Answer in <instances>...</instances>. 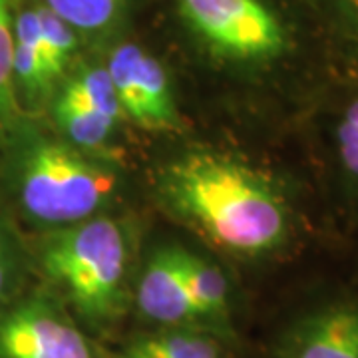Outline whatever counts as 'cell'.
I'll return each mask as SVG.
<instances>
[{"label": "cell", "instance_id": "52a82bcc", "mask_svg": "<svg viewBox=\"0 0 358 358\" xmlns=\"http://www.w3.org/2000/svg\"><path fill=\"white\" fill-rule=\"evenodd\" d=\"M277 358H358V301H331L281 334Z\"/></svg>", "mask_w": 358, "mask_h": 358}, {"label": "cell", "instance_id": "277c9868", "mask_svg": "<svg viewBox=\"0 0 358 358\" xmlns=\"http://www.w3.org/2000/svg\"><path fill=\"white\" fill-rule=\"evenodd\" d=\"M136 231L124 219L96 215L46 231L36 243V263L52 287L94 329L124 315Z\"/></svg>", "mask_w": 358, "mask_h": 358}, {"label": "cell", "instance_id": "ba28073f", "mask_svg": "<svg viewBox=\"0 0 358 358\" xmlns=\"http://www.w3.org/2000/svg\"><path fill=\"white\" fill-rule=\"evenodd\" d=\"M134 296L138 310L155 324L197 331L203 324L211 327L185 287L179 247H162L150 257L138 277Z\"/></svg>", "mask_w": 358, "mask_h": 358}, {"label": "cell", "instance_id": "5b68a950", "mask_svg": "<svg viewBox=\"0 0 358 358\" xmlns=\"http://www.w3.org/2000/svg\"><path fill=\"white\" fill-rule=\"evenodd\" d=\"M0 358H98V352L54 296L36 293L0 308Z\"/></svg>", "mask_w": 358, "mask_h": 358}, {"label": "cell", "instance_id": "7c38bea8", "mask_svg": "<svg viewBox=\"0 0 358 358\" xmlns=\"http://www.w3.org/2000/svg\"><path fill=\"white\" fill-rule=\"evenodd\" d=\"M124 350L145 358H225L215 338L197 329L162 327L131 338Z\"/></svg>", "mask_w": 358, "mask_h": 358}, {"label": "cell", "instance_id": "3957f363", "mask_svg": "<svg viewBox=\"0 0 358 358\" xmlns=\"http://www.w3.org/2000/svg\"><path fill=\"white\" fill-rule=\"evenodd\" d=\"M173 2L183 28L207 54L257 76L293 68L308 48L310 30L324 32L305 0Z\"/></svg>", "mask_w": 358, "mask_h": 358}, {"label": "cell", "instance_id": "9a60e30c", "mask_svg": "<svg viewBox=\"0 0 358 358\" xmlns=\"http://www.w3.org/2000/svg\"><path fill=\"white\" fill-rule=\"evenodd\" d=\"M14 2L0 0V148L24 122L14 88Z\"/></svg>", "mask_w": 358, "mask_h": 358}, {"label": "cell", "instance_id": "7a4b0ae2", "mask_svg": "<svg viewBox=\"0 0 358 358\" xmlns=\"http://www.w3.org/2000/svg\"><path fill=\"white\" fill-rule=\"evenodd\" d=\"M4 187L26 223L60 229L103 215L122 193L114 164L20 124L2 145Z\"/></svg>", "mask_w": 358, "mask_h": 358}, {"label": "cell", "instance_id": "d6986e66", "mask_svg": "<svg viewBox=\"0 0 358 358\" xmlns=\"http://www.w3.org/2000/svg\"><path fill=\"white\" fill-rule=\"evenodd\" d=\"M115 358H145V357H140V355H134V352H128V350H122L120 355Z\"/></svg>", "mask_w": 358, "mask_h": 358}, {"label": "cell", "instance_id": "6da1fadb", "mask_svg": "<svg viewBox=\"0 0 358 358\" xmlns=\"http://www.w3.org/2000/svg\"><path fill=\"white\" fill-rule=\"evenodd\" d=\"M159 203L209 243L241 259H273L299 239L301 215L281 179L235 155L193 150L155 176Z\"/></svg>", "mask_w": 358, "mask_h": 358}, {"label": "cell", "instance_id": "e0dca14e", "mask_svg": "<svg viewBox=\"0 0 358 358\" xmlns=\"http://www.w3.org/2000/svg\"><path fill=\"white\" fill-rule=\"evenodd\" d=\"M329 40L345 48L358 64V0H305Z\"/></svg>", "mask_w": 358, "mask_h": 358}, {"label": "cell", "instance_id": "2e32d148", "mask_svg": "<svg viewBox=\"0 0 358 358\" xmlns=\"http://www.w3.org/2000/svg\"><path fill=\"white\" fill-rule=\"evenodd\" d=\"M34 6H36V16H38L40 44L46 58L48 74L58 90L62 80L68 76V68L78 54L82 38L64 20H60L56 14L50 13L40 0L34 2Z\"/></svg>", "mask_w": 358, "mask_h": 358}, {"label": "cell", "instance_id": "9c48e42d", "mask_svg": "<svg viewBox=\"0 0 358 358\" xmlns=\"http://www.w3.org/2000/svg\"><path fill=\"white\" fill-rule=\"evenodd\" d=\"M13 72L20 108L36 110L48 102L56 92L40 44L38 16L34 4H28L20 10L14 6Z\"/></svg>", "mask_w": 358, "mask_h": 358}, {"label": "cell", "instance_id": "8fae6325", "mask_svg": "<svg viewBox=\"0 0 358 358\" xmlns=\"http://www.w3.org/2000/svg\"><path fill=\"white\" fill-rule=\"evenodd\" d=\"M331 148L343 195L358 207V80L333 115Z\"/></svg>", "mask_w": 358, "mask_h": 358}, {"label": "cell", "instance_id": "ac0fdd59", "mask_svg": "<svg viewBox=\"0 0 358 358\" xmlns=\"http://www.w3.org/2000/svg\"><path fill=\"white\" fill-rule=\"evenodd\" d=\"M24 249L10 225L0 215V308L18 296L24 281Z\"/></svg>", "mask_w": 358, "mask_h": 358}, {"label": "cell", "instance_id": "8992f818", "mask_svg": "<svg viewBox=\"0 0 358 358\" xmlns=\"http://www.w3.org/2000/svg\"><path fill=\"white\" fill-rule=\"evenodd\" d=\"M106 70L114 84L124 120L157 134L178 131L181 115L166 66L134 42L112 48Z\"/></svg>", "mask_w": 358, "mask_h": 358}, {"label": "cell", "instance_id": "4fadbf2b", "mask_svg": "<svg viewBox=\"0 0 358 358\" xmlns=\"http://www.w3.org/2000/svg\"><path fill=\"white\" fill-rule=\"evenodd\" d=\"M52 120L60 140L92 155H98L112 143L120 126L106 115L58 100H52Z\"/></svg>", "mask_w": 358, "mask_h": 358}, {"label": "cell", "instance_id": "5bb4252c", "mask_svg": "<svg viewBox=\"0 0 358 358\" xmlns=\"http://www.w3.org/2000/svg\"><path fill=\"white\" fill-rule=\"evenodd\" d=\"M80 38H102L120 24L126 0H40Z\"/></svg>", "mask_w": 358, "mask_h": 358}, {"label": "cell", "instance_id": "30bf717a", "mask_svg": "<svg viewBox=\"0 0 358 358\" xmlns=\"http://www.w3.org/2000/svg\"><path fill=\"white\" fill-rule=\"evenodd\" d=\"M179 263L185 287L209 324H225L229 317V282L221 268L181 247Z\"/></svg>", "mask_w": 358, "mask_h": 358}]
</instances>
